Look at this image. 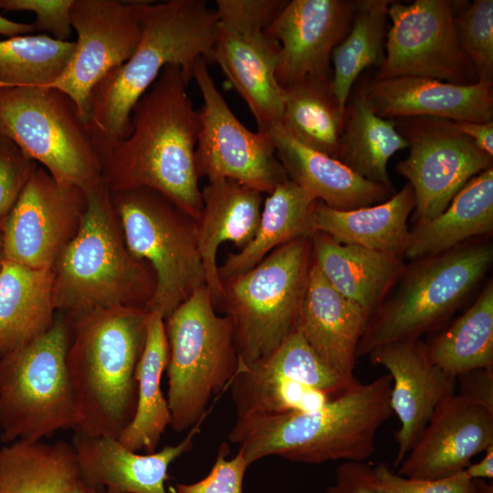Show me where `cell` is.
Wrapping results in <instances>:
<instances>
[{
  "label": "cell",
  "mask_w": 493,
  "mask_h": 493,
  "mask_svg": "<svg viewBox=\"0 0 493 493\" xmlns=\"http://www.w3.org/2000/svg\"><path fill=\"white\" fill-rule=\"evenodd\" d=\"M191 79L179 65L164 67L135 104L130 134L104 157L102 179L110 191L156 190L197 221L203 206L194 162L199 115L187 91Z\"/></svg>",
  "instance_id": "6da1fadb"
},
{
  "label": "cell",
  "mask_w": 493,
  "mask_h": 493,
  "mask_svg": "<svg viewBox=\"0 0 493 493\" xmlns=\"http://www.w3.org/2000/svg\"><path fill=\"white\" fill-rule=\"evenodd\" d=\"M141 38L131 57L92 89L88 127L101 161L131 132V111L169 64L193 79L195 62H213L217 14L204 0L137 1Z\"/></svg>",
  "instance_id": "7a4b0ae2"
},
{
  "label": "cell",
  "mask_w": 493,
  "mask_h": 493,
  "mask_svg": "<svg viewBox=\"0 0 493 493\" xmlns=\"http://www.w3.org/2000/svg\"><path fill=\"white\" fill-rule=\"evenodd\" d=\"M392 377L359 383L319 410L236 420L228 439L239 444L247 464L277 456L322 464L366 462L380 427L390 418Z\"/></svg>",
  "instance_id": "3957f363"
},
{
  "label": "cell",
  "mask_w": 493,
  "mask_h": 493,
  "mask_svg": "<svg viewBox=\"0 0 493 493\" xmlns=\"http://www.w3.org/2000/svg\"><path fill=\"white\" fill-rule=\"evenodd\" d=\"M147 312L119 307L67 316V366L79 416L75 431L118 439L132 421Z\"/></svg>",
  "instance_id": "277c9868"
},
{
  "label": "cell",
  "mask_w": 493,
  "mask_h": 493,
  "mask_svg": "<svg viewBox=\"0 0 493 493\" xmlns=\"http://www.w3.org/2000/svg\"><path fill=\"white\" fill-rule=\"evenodd\" d=\"M85 193L79 231L51 267L56 312L78 317L119 307L147 311L156 288L152 268L127 248L104 180Z\"/></svg>",
  "instance_id": "5b68a950"
},
{
  "label": "cell",
  "mask_w": 493,
  "mask_h": 493,
  "mask_svg": "<svg viewBox=\"0 0 493 493\" xmlns=\"http://www.w3.org/2000/svg\"><path fill=\"white\" fill-rule=\"evenodd\" d=\"M164 329L170 426L183 432L206 417L210 401L237 372L234 325L227 315L216 314L204 286L164 319Z\"/></svg>",
  "instance_id": "8992f818"
},
{
  "label": "cell",
  "mask_w": 493,
  "mask_h": 493,
  "mask_svg": "<svg viewBox=\"0 0 493 493\" xmlns=\"http://www.w3.org/2000/svg\"><path fill=\"white\" fill-rule=\"evenodd\" d=\"M311 264L310 236H303L222 280L220 306L234 325L239 366L266 359L296 329Z\"/></svg>",
  "instance_id": "52a82bcc"
},
{
  "label": "cell",
  "mask_w": 493,
  "mask_h": 493,
  "mask_svg": "<svg viewBox=\"0 0 493 493\" xmlns=\"http://www.w3.org/2000/svg\"><path fill=\"white\" fill-rule=\"evenodd\" d=\"M68 319L56 313L50 328L0 358V440L37 442L77 428V401L67 366Z\"/></svg>",
  "instance_id": "ba28073f"
},
{
  "label": "cell",
  "mask_w": 493,
  "mask_h": 493,
  "mask_svg": "<svg viewBox=\"0 0 493 493\" xmlns=\"http://www.w3.org/2000/svg\"><path fill=\"white\" fill-rule=\"evenodd\" d=\"M110 192L127 248L134 257L146 261L155 275L156 288L147 311L165 319L206 286L197 221L156 190Z\"/></svg>",
  "instance_id": "9c48e42d"
},
{
  "label": "cell",
  "mask_w": 493,
  "mask_h": 493,
  "mask_svg": "<svg viewBox=\"0 0 493 493\" xmlns=\"http://www.w3.org/2000/svg\"><path fill=\"white\" fill-rule=\"evenodd\" d=\"M489 243L458 246L417 259L405 274L395 297L370 317L356 356L404 341L418 340L456 311L489 270Z\"/></svg>",
  "instance_id": "30bf717a"
},
{
  "label": "cell",
  "mask_w": 493,
  "mask_h": 493,
  "mask_svg": "<svg viewBox=\"0 0 493 493\" xmlns=\"http://www.w3.org/2000/svg\"><path fill=\"white\" fill-rule=\"evenodd\" d=\"M0 131L59 183L87 191L102 180L87 122L56 88H0Z\"/></svg>",
  "instance_id": "8fae6325"
},
{
  "label": "cell",
  "mask_w": 493,
  "mask_h": 493,
  "mask_svg": "<svg viewBox=\"0 0 493 493\" xmlns=\"http://www.w3.org/2000/svg\"><path fill=\"white\" fill-rule=\"evenodd\" d=\"M282 0H217L213 62L254 116L257 131L280 123L283 89L276 79L279 45L266 32Z\"/></svg>",
  "instance_id": "7c38bea8"
},
{
  "label": "cell",
  "mask_w": 493,
  "mask_h": 493,
  "mask_svg": "<svg viewBox=\"0 0 493 493\" xmlns=\"http://www.w3.org/2000/svg\"><path fill=\"white\" fill-rule=\"evenodd\" d=\"M329 367L296 328L266 359L238 366L229 388L236 420L309 413L358 384Z\"/></svg>",
  "instance_id": "4fadbf2b"
},
{
  "label": "cell",
  "mask_w": 493,
  "mask_h": 493,
  "mask_svg": "<svg viewBox=\"0 0 493 493\" xmlns=\"http://www.w3.org/2000/svg\"><path fill=\"white\" fill-rule=\"evenodd\" d=\"M193 79L203 99L194 152L198 177L232 180L263 194L288 180L267 136L249 131L230 110L205 58L195 62Z\"/></svg>",
  "instance_id": "5bb4252c"
},
{
  "label": "cell",
  "mask_w": 493,
  "mask_h": 493,
  "mask_svg": "<svg viewBox=\"0 0 493 493\" xmlns=\"http://www.w3.org/2000/svg\"><path fill=\"white\" fill-rule=\"evenodd\" d=\"M455 13L449 0L392 1L386 53L375 79L419 77L457 85L477 83L456 37Z\"/></svg>",
  "instance_id": "9a60e30c"
},
{
  "label": "cell",
  "mask_w": 493,
  "mask_h": 493,
  "mask_svg": "<svg viewBox=\"0 0 493 493\" xmlns=\"http://www.w3.org/2000/svg\"><path fill=\"white\" fill-rule=\"evenodd\" d=\"M397 130L409 143V154L397 172L414 191L413 221L419 225L439 215L474 176L492 167V157L479 150L453 121L408 118Z\"/></svg>",
  "instance_id": "2e32d148"
},
{
  "label": "cell",
  "mask_w": 493,
  "mask_h": 493,
  "mask_svg": "<svg viewBox=\"0 0 493 493\" xmlns=\"http://www.w3.org/2000/svg\"><path fill=\"white\" fill-rule=\"evenodd\" d=\"M86 205L84 190L37 164L2 225L5 260L51 268L78 233Z\"/></svg>",
  "instance_id": "e0dca14e"
},
{
  "label": "cell",
  "mask_w": 493,
  "mask_h": 493,
  "mask_svg": "<svg viewBox=\"0 0 493 493\" xmlns=\"http://www.w3.org/2000/svg\"><path fill=\"white\" fill-rule=\"evenodd\" d=\"M77 40L62 73L47 86L68 95L88 124L94 87L113 68L126 62L141 38L135 1L73 0L70 10Z\"/></svg>",
  "instance_id": "ac0fdd59"
},
{
  "label": "cell",
  "mask_w": 493,
  "mask_h": 493,
  "mask_svg": "<svg viewBox=\"0 0 493 493\" xmlns=\"http://www.w3.org/2000/svg\"><path fill=\"white\" fill-rule=\"evenodd\" d=\"M356 5L350 0L287 1L266 28L279 45L276 79L282 89L308 79H331V53L348 34Z\"/></svg>",
  "instance_id": "d6986e66"
},
{
  "label": "cell",
  "mask_w": 493,
  "mask_h": 493,
  "mask_svg": "<svg viewBox=\"0 0 493 493\" xmlns=\"http://www.w3.org/2000/svg\"><path fill=\"white\" fill-rule=\"evenodd\" d=\"M373 364L392 377L390 405L400 422L393 467H398L416 443L435 408L456 394V379L432 363L425 343L418 340L380 346L370 353Z\"/></svg>",
  "instance_id": "ffe728a7"
},
{
  "label": "cell",
  "mask_w": 493,
  "mask_h": 493,
  "mask_svg": "<svg viewBox=\"0 0 493 493\" xmlns=\"http://www.w3.org/2000/svg\"><path fill=\"white\" fill-rule=\"evenodd\" d=\"M493 445V413L457 394L433 413L397 473L425 479L445 478L471 464L476 455Z\"/></svg>",
  "instance_id": "44dd1931"
},
{
  "label": "cell",
  "mask_w": 493,
  "mask_h": 493,
  "mask_svg": "<svg viewBox=\"0 0 493 493\" xmlns=\"http://www.w3.org/2000/svg\"><path fill=\"white\" fill-rule=\"evenodd\" d=\"M361 89L371 109L384 119L488 122L493 118L492 83L457 85L419 77L374 78Z\"/></svg>",
  "instance_id": "7402d4cb"
},
{
  "label": "cell",
  "mask_w": 493,
  "mask_h": 493,
  "mask_svg": "<svg viewBox=\"0 0 493 493\" xmlns=\"http://www.w3.org/2000/svg\"><path fill=\"white\" fill-rule=\"evenodd\" d=\"M205 419L190 428L177 445L145 455L127 448L117 438L75 431L72 446L79 477L106 493H169L165 488L169 467L192 449Z\"/></svg>",
  "instance_id": "603a6c76"
},
{
  "label": "cell",
  "mask_w": 493,
  "mask_h": 493,
  "mask_svg": "<svg viewBox=\"0 0 493 493\" xmlns=\"http://www.w3.org/2000/svg\"><path fill=\"white\" fill-rule=\"evenodd\" d=\"M368 319L327 281L312 259L296 328L315 353L347 379L356 378V351Z\"/></svg>",
  "instance_id": "cb8c5ba5"
},
{
  "label": "cell",
  "mask_w": 493,
  "mask_h": 493,
  "mask_svg": "<svg viewBox=\"0 0 493 493\" xmlns=\"http://www.w3.org/2000/svg\"><path fill=\"white\" fill-rule=\"evenodd\" d=\"M263 134L269 139L288 179L332 209L371 206L392 196L393 189L370 182L339 160L304 146L280 123Z\"/></svg>",
  "instance_id": "d4e9b609"
},
{
  "label": "cell",
  "mask_w": 493,
  "mask_h": 493,
  "mask_svg": "<svg viewBox=\"0 0 493 493\" xmlns=\"http://www.w3.org/2000/svg\"><path fill=\"white\" fill-rule=\"evenodd\" d=\"M201 193L197 243L206 287L217 308L224 297L216 265L217 250L224 242H232L240 249L251 242L258 228L264 200L260 192L228 179L211 181Z\"/></svg>",
  "instance_id": "484cf974"
},
{
  "label": "cell",
  "mask_w": 493,
  "mask_h": 493,
  "mask_svg": "<svg viewBox=\"0 0 493 493\" xmlns=\"http://www.w3.org/2000/svg\"><path fill=\"white\" fill-rule=\"evenodd\" d=\"M309 236L313 262L323 277L370 319L404 272L402 257L341 244L320 232Z\"/></svg>",
  "instance_id": "4316f807"
},
{
  "label": "cell",
  "mask_w": 493,
  "mask_h": 493,
  "mask_svg": "<svg viewBox=\"0 0 493 493\" xmlns=\"http://www.w3.org/2000/svg\"><path fill=\"white\" fill-rule=\"evenodd\" d=\"M414 206V191L409 184L383 203L353 210H335L316 200L310 230L341 244L403 257L410 233L407 220Z\"/></svg>",
  "instance_id": "83f0119b"
},
{
  "label": "cell",
  "mask_w": 493,
  "mask_h": 493,
  "mask_svg": "<svg viewBox=\"0 0 493 493\" xmlns=\"http://www.w3.org/2000/svg\"><path fill=\"white\" fill-rule=\"evenodd\" d=\"M51 268L5 260L0 269V358L46 332L56 317Z\"/></svg>",
  "instance_id": "f1b7e54d"
},
{
  "label": "cell",
  "mask_w": 493,
  "mask_h": 493,
  "mask_svg": "<svg viewBox=\"0 0 493 493\" xmlns=\"http://www.w3.org/2000/svg\"><path fill=\"white\" fill-rule=\"evenodd\" d=\"M493 230V168L471 178L436 217L414 225L404 256L417 260L449 251Z\"/></svg>",
  "instance_id": "f546056e"
},
{
  "label": "cell",
  "mask_w": 493,
  "mask_h": 493,
  "mask_svg": "<svg viewBox=\"0 0 493 493\" xmlns=\"http://www.w3.org/2000/svg\"><path fill=\"white\" fill-rule=\"evenodd\" d=\"M145 323V343L135 373L136 411L118 440L132 451L153 453L171 421L167 399L161 388L169 348L163 316L154 311L147 312Z\"/></svg>",
  "instance_id": "4dcf8cb0"
},
{
  "label": "cell",
  "mask_w": 493,
  "mask_h": 493,
  "mask_svg": "<svg viewBox=\"0 0 493 493\" xmlns=\"http://www.w3.org/2000/svg\"><path fill=\"white\" fill-rule=\"evenodd\" d=\"M316 200L291 180L278 184L265 199L257 233L238 253L218 267L221 280L256 267L279 246L310 236V215Z\"/></svg>",
  "instance_id": "1f68e13d"
},
{
  "label": "cell",
  "mask_w": 493,
  "mask_h": 493,
  "mask_svg": "<svg viewBox=\"0 0 493 493\" xmlns=\"http://www.w3.org/2000/svg\"><path fill=\"white\" fill-rule=\"evenodd\" d=\"M79 479L72 444L16 440L0 447V493H69Z\"/></svg>",
  "instance_id": "d6a6232c"
},
{
  "label": "cell",
  "mask_w": 493,
  "mask_h": 493,
  "mask_svg": "<svg viewBox=\"0 0 493 493\" xmlns=\"http://www.w3.org/2000/svg\"><path fill=\"white\" fill-rule=\"evenodd\" d=\"M408 147L397 130L396 120L375 114L360 89L346 105L337 160L362 178L393 189L388 162L395 152Z\"/></svg>",
  "instance_id": "836d02e7"
},
{
  "label": "cell",
  "mask_w": 493,
  "mask_h": 493,
  "mask_svg": "<svg viewBox=\"0 0 493 493\" xmlns=\"http://www.w3.org/2000/svg\"><path fill=\"white\" fill-rule=\"evenodd\" d=\"M344 122L345 110L332 92L331 79H308L283 89L280 124L304 146L337 159Z\"/></svg>",
  "instance_id": "e575fe53"
},
{
  "label": "cell",
  "mask_w": 493,
  "mask_h": 493,
  "mask_svg": "<svg viewBox=\"0 0 493 493\" xmlns=\"http://www.w3.org/2000/svg\"><path fill=\"white\" fill-rule=\"evenodd\" d=\"M432 363L457 376L480 368L493 369V283L448 328L425 343Z\"/></svg>",
  "instance_id": "d590c367"
},
{
  "label": "cell",
  "mask_w": 493,
  "mask_h": 493,
  "mask_svg": "<svg viewBox=\"0 0 493 493\" xmlns=\"http://www.w3.org/2000/svg\"><path fill=\"white\" fill-rule=\"evenodd\" d=\"M391 3V0L357 1L351 26L331 53V89L343 110L360 74L368 67H380L383 62Z\"/></svg>",
  "instance_id": "8d00e7d4"
},
{
  "label": "cell",
  "mask_w": 493,
  "mask_h": 493,
  "mask_svg": "<svg viewBox=\"0 0 493 493\" xmlns=\"http://www.w3.org/2000/svg\"><path fill=\"white\" fill-rule=\"evenodd\" d=\"M75 41L48 35H23L0 40V88L47 86L66 69Z\"/></svg>",
  "instance_id": "74e56055"
},
{
  "label": "cell",
  "mask_w": 493,
  "mask_h": 493,
  "mask_svg": "<svg viewBox=\"0 0 493 493\" xmlns=\"http://www.w3.org/2000/svg\"><path fill=\"white\" fill-rule=\"evenodd\" d=\"M455 28L477 82L493 83V1L475 0L455 13Z\"/></svg>",
  "instance_id": "f35d334b"
},
{
  "label": "cell",
  "mask_w": 493,
  "mask_h": 493,
  "mask_svg": "<svg viewBox=\"0 0 493 493\" xmlns=\"http://www.w3.org/2000/svg\"><path fill=\"white\" fill-rule=\"evenodd\" d=\"M375 493H467L475 480L465 471L439 479L404 477L393 472L386 463L372 467Z\"/></svg>",
  "instance_id": "ab89813d"
},
{
  "label": "cell",
  "mask_w": 493,
  "mask_h": 493,
  "mask_svg": "<svg viewBox=\"0 0 493 493\" xmlns=\"http://www.w3.org/2000/svg\"><path fill=\"white\" fill-rule=\"evenodd\" d=\"M37 163L0 131V225L17 200Z\"/></svg>",
  "instance_id": "60d3db41"
},
{
  "label": "cell",
  "mask_w": 493,
  "mask_h": 493,
  "mask_svg": "<svg viewBox=\"0 0 493 493\" xmlns=\"http://www.w3.org/2000/svg\"><path fill=\"white\" fill-rule=\"evenodd\" d=\"M230 449L222 443L209 473L201 480L176 484L175 493H243V479L249 467L242 452L227 458Z\"/></svg>",
  "instance_id": "b9f144b4"
},
{
  "label": "cell",
  "mask_w": 493,
  "mask_h": 493,
  "mask_svg": "<svg viewBox=\"0 0 493 493\" xmlns=\"http://www.w3.org/2000/svg\"><path fill=\"white\" fill-rule=\"evenodd\" d=\"M72 4L73 0H0V10L33 12L37 31H47L58 40L70 41Z\"/></svg>",
  "instance_id": "7bdbcfd3"
},
{
  "label": "cell",
  "mask_w": 493,
  "mask_h": 493,
  "mask_svg": "<svg viewBox=\"0 0 493 493\" xmlns=\"http://www.w3.org/2000/svg\"><path fill=\"white\" fill-rule=\"evenodd\" d=\"M326 493H375L372 467L366 462H342Z\"/></svg>",
  "instance_id": "ee69618b"
},
{
  "label": "cell",
  "mask_w": 493,
  "mask_h": 493,
  "mask_svg": "<svg viewBox=\"0 0 493 493\" xmlns=\"http://www.w3.org/2000/svg\"><path fill=\"white\" fill-rule=\"evenodd\" d=\"M459 393L465 400L493 413V369L480 368L456 377Z\"/></svg>",
  "instance_id": "f6af8a7d"
},
{
  "label": "cell",
  "mask_w": 493,
  "mask_h": 493,
  "mask_svg": "<svg viewBox=\"0 0 493 493\" xmlns=\"http://www.w3.org/2000/svg\"><path fill=\"white\" fill-rule=\"evenodd\" d=\"M454 122V121H453ZM455 127L473 141L476 146L493 158V121L454 122Z\"/></svg>",
  "instance_id": "bcb514c9"
},
{
  "label": "cell",
  "mask_w": 493,
  "mask_h": 493,
  "mask_svg": "<svg viewBox=\"0 0 493 493\" xmlns=\"http://www.w3.org/2000/svg\"><path fill=\"white\" fill-rule=\"evenodd\" d=\"M484 452L485 455L481 460L469 464L465 469L467 476L473 480H492L493 478V445L489 446Z\"/></svg>",
  "instance_id": "7dc6e473"
},
{
  "label": "cell",
  "mask_w": 493,
  "mask_h": 493,
  "mask_svg": "<svg viewBox=\"0 0 493 493\" xmlns=\"http://www.w3.org/2000/svg\"><path fill=\"white\" fill-rule=\"evenodd\" d=\"M34 24L19 23L7 19L0 15V35L9 37L29 35L36 32Z\"/></svg>",
  "instance_id": "c3c4849f"
},
{
  "label": "cell",
  "mask_w": 493,
  "mask_h": 493,
  "mask_svg": "<svg viewBox=\"0 0 493 493\" xmlns=\"http://www.w3.org/2000/svg\"><path fill=\"white\" fill-rule=\"evenodd\" d=\"M475 488L467 493H493V483L484 479H474Z\"/></svg>",
  "instance_id": "681fc988"
},
{
  "label": "cell",
  "mask_w": 493,
  "mask_h": 493,
  "mask_svg": "<svg viewBox=\"0 0 493 493\" xmlns=\"http://www.w3.org/2000/svg\"><path fill=\"white\" fill-rule=\"evenodd\" d=\"M69 493H106L103 489L92 488L79 479Z\"/></svg>",
  "instance_id": "f907efd6"
},
{
  "label": "cell",
  "mask_w": 493,
  "mask_h": 493,
  "mask_svg": "<svg viewBox=\"0 0 493 493\" xmlns=\"http://www.w3.org/2000/svg\"><path fill=\"white\" fill-rule=\"evenodd\" d=\"M2 225H0V269H1L2 266H3V263L5 260V253H4Z\"/></svg>",
  "instance_id": "816d5d0a"
}]
</instances>
